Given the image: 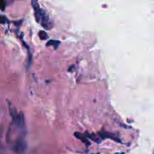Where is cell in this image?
<instances>
[{
    "label": "cell",
    "instance_id": "1",
    "mask_svg": "<svg viewBox=\"0 0 154 154\" xmlns=\"http://www.w3.org/2000/svg\"><path fill=\"white\" fill-rule=\"evenodd\" d=\"M31 3H32V6L33 8V10H34V15H35V17L36 21L40 23L42 18H43V17L45 16V14H46V12H45V11L40 7V5H39L38 2L37 1H35V0H32V1L31 2Z\"/></svg>",
    "mask_w": 154,
    "mask_h": 154
},
{
    "label": "cell",
    "instance_id": "2",
    "mask_svg": "<svg viewBox=\"0 0 154 154\" xmlns=\"http://www.w3.org/2000/svg\"><path fill=\"white\" fill-rule=\"evenodd\" d=\"M26 148V143L24 141L23 138H20L17 140L15 144L14 145V150L18 153H23Z\"/></svg>",
    "mask_w": 154,
    "mask_h": 154
},
{
    "label": "cell",
    "instance_id": "3",
    "mask_svg": "<svg viewBox=\"0 0 154 154\" xmlns=\"http://www.w3.org/2000/svg\"><path fill=\"white\" fill-rule=\"evenodd\" d=\"M40 24L42 26L43 28H45V29H48V30L51 29L53 27L52 21L51 20L49 16H48V14L47 13L45 14V16H44L43 18H42Z\"/></svg>",
    "mask_w": 154,
    "mask_h": 154
},
{
    "label": "cell",
    "instance_id": "7",
    "mask_svg": "<svg viewBox=\"0 0 154 154\" xmlns=\"http://www.w3.org/2000/svg\"><path fill=\"white\" fill-rule=\"evenodd\" d=\"M8 21L7 18L5 16H0V23H5Z\"/></svg>",
    "mask_w": 154,
    "mask_h": 154
},
{
    "label": "cell",
    "instance_id": "4",
    "mask_svg": "<svg viewBox=\"0 0 154 154\" xmlns=\"http://www.w3.org/2000/svg\"><path fill=\"white\" fill-rule=\"evenodd\" d=\"M75 135L77 137V138H78V139L81 140V141H84V143L87 144V145H88V144H90V142H88V141H87V138H86L85 137H84L83 135H81V134L78 133V132H76V133L75 134Z\"/></svg>",
    "mask_w": 154,
    "mask_h": 154
},
{
    "label": "cell",
    "instance_id": "6",
    "mask_svg": "<svg viewBox=\"0 0 154 154\" xmlns=\"http://www.w3.org/2000/svg\"><path fill=\"white\" fill-rule=\"evenodd\" d=\"M58 45H60V42H59V41H55V40H50L49 42H48V44H47L48 46H51V45H52V46L55 47V48H57Z\"/></svg>",
    "mask_w": 154,
    "mask_h": 154
},
{
    "label": "cell",
    "instance_id": "5",
    "mask_svg": "<svg viewBox=\"0 0 154 154\" xmlns=\"http://www.w3.org/2000/svg\"><path fill=\"white\" fill-rule=\"evenodd\" d=\"M39 38H40L41 40H46L47 38H48V34L45 31H40L38 33Z\"/></svg>",
    "mask_w": 154,
    "mask_h": 154
},
{
    "label": "cell",
    "instance_id": "8",
    "mask_svg": "<svg viewBox=\"0 0 154 154\" xmlns=\"http://www.w3.org/2000/svg\"><path fill=\"white\" fill-rule=\"evenodd\" d=\"M5 9V3L0 0V10L4 11Z\"/></svg>",
    "mask_w": 154,
    "mask_h": 154
}]
</instances>
